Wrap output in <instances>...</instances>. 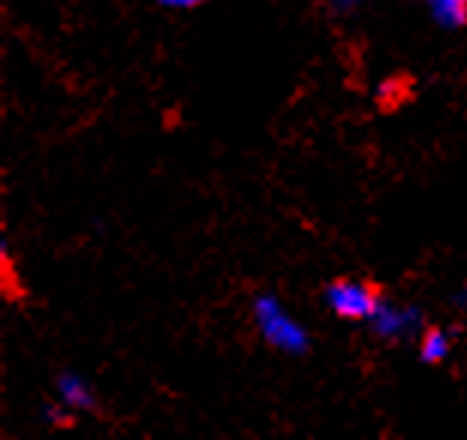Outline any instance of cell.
Instances as JSON below:
<instances>
[{
  "label": "cell",
  "instance_id": "6da1fadb",
  "mask_svg": "<svg viewBox=\"0 0 467 440\" xmlns=\"http://www.w3.org/2000/svg\"><path fill=\"white\" fill-rule=\"evenodd\" d=\"M254 320H256L260 335L265 338V344L284 350V353L302 356L307 353V347H311V335L305 332V326L286 314L275 296H256Z\"/></svg>",
  "mask_w": 467,
  "mask_h": 440
},
{
  "label": "cell",
  "instance_id": "7a4b0ae2",
  "mask_svg": "<svg viewBox=\"0 0 467 440\" xmlns=\"http://www.w3.org/2000/svg\"><path fill=\"white\" fill-rule=\"evenodd\" d=\"M326 305L335 317L347 323H371V317L380 311L383 289L374 281H359V278H337L326 287Z\"/></svg>",
  "mask_w": 467,
  "mask_h": 440
},
{
  "label": "cell",
  "instance_id": "8992f818",
  "mask_svg": "<svg viewBox=\"0 0 467 440\" xmlns=\"http://www.w3.org/2000/svg\"><path fill=\"white\" fill-rule=\"evenodd\" d=\"M431 16L443 27H462L467 25V0H425Z\"/></svg>",
  "mask_w": 467,
  "mask_h": 440
},
{
  "label": "cell",
  "instance_id": "3957f363",
  "mask_svg": "<svg viewBox=\"0 0 467 440\" xmlns=\"http://www.w3.org/2000/svg\"><path fill=\"white\" fill-rule=\"evenodd\" d=\"M416 323H420V314L413 311V308H399V305H380V311H377L371 317V326L374 332L380 338H389V341H395V338L401 335H410Z\"/></svg>",
  "mask_w": 467,
  "mask_h": 440
},
{
  "label": "cell",
  "instance_id": "52a82bcc",
  "mask_svg": "<svg viewBox=\"0 0 467 440\" xmlns=\"http://www.w3.org/2000/svg\"><path fill=\"white\" fill-rule=\"evenodd\" d=\"M46 423H52L55 428H69L76 423V410L67 407L64 402H57L52 407H46Z\"/></svg>",
  "mask_w": 467,
  "mask_h": 440
},
{
  "label": "cell",
  "instance_id": "ba28073f",
  "mask_svg": "<svg viewBox=\"0 0 467 440\" xmlns=\"http://www.w3.org/2000/svg\"><path fill=\"white\" fill-rule=\"evenodd\" d=\"M161 4L166 9H196V6H202L205 0H161Z\"/></svg>",
  "mask_w": 467,
  "mask_h": 440
},
{
  "label": "cell",
  "instance_id": "277c9868",
  "mask_svg": "<svg viewBox=\"0 0 467 440\" xmlns=\"http://www.w3.org/2000/svg\"><path fill=\"white\" fill-rule=\"evenodd\" d=\"M57 398H61L67 407H73L76 414L78 410H94L97 407V398L91 393V386H88L78 374L57 377Z\"/></svg>",
  "mask_w": 467,
  "mask_h": 440
},
{
  "label": "cell",
  "instance_id": "9c48e42d",
  "mask_svg": "<svg viewBox=\"0 0 467 440\" xmlns=\"http://www.w3.org/2000/svg\"><path fill=\"white\" fill-rule=\"evenodd\" d=\"M332 4H335V6H350L353 0H332Z\"/></svg>",
  "mask_w": 467,
  "mask_h": 440
},
{
  "label": "cell",
  "instance_id": "5b68a950",
  "mask_svg": "<svg viewBox=\"0 0 467 440\" xmlns=\"http://www.w3.org/2000/svg\"><path fill=\"white\" fill-rule=\"evenodd\" d=\"M452 350V338L441 326H429L420 338V359L429 365H441Z\"/></svg>",
  "mask_w": 467,
  "mask_h": 440
}]
</instances>
